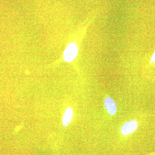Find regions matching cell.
<instances>
[{"mask_svg":"<svg viewBox=\"0 0 155 155\" xmlns=\"http://www.w3.org/2000/svg\"><path fill=\"white\" fill-rule=\"evenodd\" d=\"M78 51L77 46L75 44L71 43L68 45L64 53V60L68 62L73 61L77 56Z\"/></svg>","mask_w":155,"mask_h":155,"instance_id":"1","label":"cell"},{"mask_svg":"<svg viewBox=\"0 0 155 155\" xmlns=\"http://www.w3.org/2000/svg\"><path fill=\"white\" fill-rule=\"evenodd\" d=\"M138 126V123L135 120L126 122L121 128V132L123 135H127L133 133Z\"/></svg>","mask_w":155,"mask_h":155,"instance_id":"2","label":"cell"},{"mask_svg":"<svg viewBox=\"0 0 155 155\" xmlns=\"http://www.w3.org/2000/svg\"><path fill=\"white\" fill-rule=\"evenodd\" d=\"M104 106L107 112L111 115L116 114L117 107L116 103L110 97H107L104 100Z\"/></svg>","mask_w":155,"mask_h":155,"instance_id":"3","label":"cell"},{"mask_svg":"<svg viewBox=\"0 0 155 155\" xmlns=\"http://www.w3.org/2000/svg\"><path fill=\"white\" fill-rule=\"evenodd\" d=\"M73 112L72 108L68 107L65 111L62 120V124L64 127L67 126L72 120Z\"/></svg>","mask_w":155,"mask_h":155,"instance_id":"4","label":"cell"},{"mask_svg":"<svg viewBox=\"0 0 155 155\" xmlns=\"http://www.w3.org/2000/svg\"><path fill=\"white\" fill-rule=\"evenodd\" d=\"M151 61L153 62H155V51L153 54L151 58Z\"/></svg>","mask_w":155,"mask_h":155,"instance_id":"5","label":"cell"}]
</instances>
